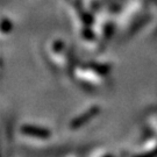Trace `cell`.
<instances>
[{
	"instance_id": "6da1fadb",
	"label": "cell",
	"mask_w": 157,
	"mask_h": 157,
	"mask_svg": "<svg viewBox=\"0 0 157 157\" xmlns=\"http://www.w3.org/2000/svg\"><path fill=\"white\" fill-rule=\"evenodd\" d=\"M75 76L83 86L93 90L102 87L107 80V71L104 70L102 67H98L95 64L78 67Z\"/></svg>"
},
{
	"instance_id": "7a4b0ae2",
	"label": "cell",
	"mask_w": 157,
	"mask_h": 157,
	"mask_svg": "<svg viewBox=\"0 0 157 157\" xmlns=\"http://www.w3.org/2000/svg\"><path fill=\"white\" fill-rule=\"evenodd\" d=\"M69 51L67 45L59 40H55L48 44L47 49V58L49 59L51 65L57 69H63L69 62Z\"/></svg>"
}]
</instances>
